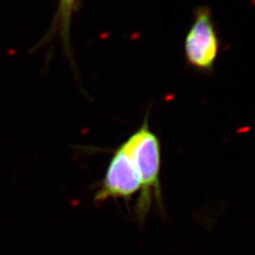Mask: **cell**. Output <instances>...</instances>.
<instances>
[{"label": "cell", "instance_id": "cell-2", "mask_svg": "<svg viewBox=\"0 0 255 255\" xmlns=\"http://www.w3.org/2000/svg\"><path fill=\"white\" fill-rule=\"evenodd\" d=\"M219 50L220 41L213 14L208 7H199L184 41L186 64L198 72L212 73Z\"/></svg>", "mask_w": 255, "mask_h": 255}, {"label": "cell", "instance_id": "cell-1", "mask_svg": "<svg viewBox=\"0 0 255 255\" xmlns=\"http://www.w3.org/2000/svg\"><path fill=\"white\" fill-rule=\"evenodd\" d=\"M136 166L141 180V190L137 200L136 218L145 220L152 204L162 207V191L160 174L162 166V147L159 137L150 126L148 116L141 127L122 143Z\"/></svg>", "mask_w": 255, "mask_h": 255}, {"label": "cell", "instance_id": "cell-4", "mask_svg": "<svg viewBox=\"0 0 255 255\" xmlns=\"http://www.w3.org/2000/svg\"><path fill=\"white\" fill-rule=\"evenodd\" d=\"M77 1L78 0H58V7L55 12L54 18L44 40V42H49L54 37H58L62 42L64 54L71 64L74 63L71 27L74 12L77 8Z\"/></svg>", "mask_w": 255, "mask_h": 255}, {"label": "cell", "instance_id": "cell-3", "mask_svg": "<svg viewBox=\"0 0 255 255\" xmlns=\"http://www.w3.org/2000/svg\"><path fill=\"white\" fill-rule=\"evenodd\" d=\"M141 190V180L136 166L123 144L114 151L95 201L130 200Z\"/></svg>", "mask_w": 255, "mask_h": 255}]
</instances>
